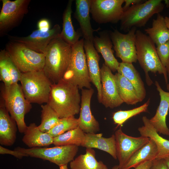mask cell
Segmentation results:
<instances>
[{
  "label": "cell",
  "mask_w": 169,
  "mask_h": 169,
  "mask_svg": "<svg viewBox=\"0 0 169 169\" xmlns=\"http://www.w3.org/2000/svg\"><path fill=\"white\" fill-rule=\"evenodd\" d=\"M81 100L79 87L61 79L57 83L52 84L47 104L61 119L78 114Z\"/></svg>",
  "instance_id": "1"
},
{
  "label": "cell",
  "mask_w": 169,
  "mask_h": 169,
  "mask_svg": "<svg viewBox=\"0 0 169 169\" xmlns=\"http://www.w3.org/2000/svg\"><path fill=\"white\" fill-rule=\"evenodd\" d=\"M72 46L59 37L52 40L46 50L43 71L52 83L61 79L69 65Z\"/></svg>",
  "instance_id": "2"
},
{
  "label": "cell",
  "mask_w": 169,
  "mask_h": 169,
  "mask_svg": "<svg viewBox=\"0 0 169 169\" xmlns=\"http://www.w3.org/2000/svg\"><path fill=\"white\" fill-rule=\"evenodd\" d=\"M136 46L137 60L145 74L147 84L151 86L153 81L149 75L151 72L163 75L166 84L168 77L165 67L162 64L157 54L155 44L148 36L140 30L136 31Z\"/></svg>",
  "instance_id": "3"
},
{
  "label": "cell",
  "mask_w": 169,
  "mask_h": 169,
  "mask_svg": "<svg viewBox=\"0 0 169 169\" xmlns=\"http://www.w3.org/2000/svg\"><path fill=\"white\" fill-rule=\"evenodd\" d=\"M0 91V98L6 109L15 120L19 132L24 133L27 127L25 116L29 112L32 106L25 98L21 84L17 83L7 86L3 84Z\"/></svg>",
  "instance_id": "4"
},
{
  "label": "cell",
  "mask_w": 169,
  "mask_h": 169,
  "mask_svg": "<svg viewBox=\"0 0 169 169\" xmlns=\"http://www.w3.org/2000/svg\"><path fill=\"white\" fill-rule=\"evenodd\" d=\"M161 0H146L144 2L131 5L123 12L120 20V29L128 32L133 27H144L155 14L163 10L164 4Z\"/></svg>",
  "instance_id": "5"
},
{
  "label": "cell",
  "mask_w": 169,
  "mask_h": 169,
  "mask_svg": "<svg viewBox=\"0 0 169 169\" xmlns=\"http://www.w3.org/2000/svg\"><path fill=\"white\" fill-rule=\"evenodd\" d=\"M84 38L72 46V53L68 67L63 79L77 86L79 89L91 88L85 54Z\"/></svg>",
  "instance_id": "6"
},
{
  "label": "cell",
  "mask_w": 169,
  "mask_h": 169,
  "mask_svg": "<svg viewBox=\"0 0 169 169\" xmlns=\"http://www.w3.org/2000/svg\"><path fill=\"white\" fill-rule=\"evenodd\" d=\"M20 81L24 96L29 102L47 103L52 84L43 70L22 73Z\"/></svg>",
  "instance_id": "7"
},
{
  "label": "cell",
  "mask_w": 169,
  "mask_h": 169,
  "mask_svg": "<svg viewBox=\"0 0 169 169\" xmlns=\"http://www.w3.org/2000/svg\"><path fill=\"white\" fill-rule=\"evenodd\" d=\"M6 50L22 73L43 70L45 63V54L33 50L25 45L10 41Z\"/></svg>",
  "instance_id": "8"
},
{
  "label": "cell",
  "mask_w": 169,
  "mask_h": 169,
  "mask_svg": "<svg viewBox=\"0 0 169 169\" xmlns=\"http://www.w3.org/2000/svg\"><path fill=\"white\" fill-rule=\"evenodd\" d=\"M78 149V146L69 145L49 148H25L18 147L14 150L26 154L28 156L48 160L59 166L67 164L73 160Z\"/></svg>",
  "instance_id": "9"
},
{
  "label": "cell",
  "mask_w": 169,
  "mask_h": 169,
  "mask_svg": "<svg viewBox=\"0 0 169 169\" xmlns=\"http://www.w3.org/2000/svg\"><path fill=\"white\" fill-rule=\"evenodd\" d=\"M0 13V35L6 34L18 26L28 12L30 0H2Z\"/></svg>",
  "instance_id": "10"
},
{
  "label": "cell",
  "mask_w": 169,
  "mask_h": 169,
  "mask_svg": "<svg viewBox=\"0 0 169 169\" xmlns=\"http://www.w3.org/2000/svg\"><path fill=\"white\" fill-rule=\"evenodd\" d=\"M136 31V28L133 27L126 34L121 33L117 29L110 32L116 55L122 62L132 64L137 61Z\"/></svg>",
  "instance_id": "11"
},
{
  "label": "cell",
  "mask_w": 169,
  "mask_h": 169,
  "mask_svg": "<svg viewBox=\"0 0 169 169\" xmlns=\"http://www.w3.org/2000/svg\"><path fill=\"white\" fill-rule=\"evenodd\" d=\"M125 0H92L90 13L93 19L99 24L116 23L123 13Z\"/></svg>",
  "instance_id": "12"
},
{
  "label": "cell",
  "mask_w": 169,
  "mask_h": 169,
  "mask_svg": "<svg viewBox=\"0 0 169 169\" xmlns=\"http://www.w3.org/2000/svg\"><path fill=\"white\" fill-rule=\"evenodd\" d=\"M114 135L119 169H122L133 154L150 139L142 136L139 137L129 136L123 132L121 127L115 131Z\"/></svg>",
  "instance_id": "13"
},
{
  "label": "cell",
  "mask_w": 169,
  "mask_h": 169,
  "mask_svg": "<svg viewBox=\"0 0 169 169\" xmlns=\"http://www.w3.org/2000/svg\"><path fill=\"white\" fill-rule=\"evenodd\" d=\"M61 30L59 25L56 24L46 32L38 29L26 36L9 35L8 37L10 41L22 44L36 52L45 54L50 43L54 39L59 36Z\"/></svg>",
  "instance_id": "14"
},
{
  "label": "cell",
  "mask_w": 169,
  "mask_h": 169,
  "mask_svg": "<svg viewBox=\"0 0 169 169\" xmlns=\"http://www.w3.org/2000/svg\"><path fill=\"white\" fill-rule=\"evenodd\" d=\"M105 64L100 69L102 98L101 103L106 108L113 109L120 105L123 101L119 95L115 75Z\"/></svg>",
  "instance_id": "15"
},
{
  "label": "cell",
  "mask_w": 169,
  "mask_h": 169,
  "mask_svg": "<svg viewBox=\"0 0 169 169\" xmlns=\"http://www.w3.org/2000/svg\"><path fill=\"white\" fill-rule=\"evenodd\" d=\"M94 90L92 88L82 89L78 127L85 133H96L100 130L99 122L92 115L90 102Z\"/></svg>",
  "instance_id": "16"
},
{
  "label": "cell",
  "mask_w": 169,
  "mask_h": 169,
  "mask_svg": "<svg viewBox=\"0 0 169 169\" xmlns=\"http://www.w3.org/2000/svg\"><path fill=\"white\" fill-rule=\"evenodd\" d=\"M84 48L90 79L97 90L98 101L101 103L102 91L100 69L99 66L100 56L92 42L84 39Z\"/></svg>",
  "instance_id": "17"
},
{
  "label": "cell",
  "mask_w": 169,
  "mask_h": 169,
  "mask_svg": "<svg viewBox=\"0 0 169 169\" xmlns=\"http://www.w3.org/2000/svg\"><path fill=\"white\" fill-rule=\"evenodd\" d=\"M91 2L92 0H75V10L74 17L79 23L84 39L93 43L94 32L100 28H99L94 29L92 27L90 15Z\"/></svg>",
  "instance_id": "18"
},
{
  "label": "cell",
  "mask_w": 169,
  "mask_h": 169,
  "mask_svg": "<svg viewBox=\"0 0 169 169\" xmlns=\"http://www.w3.org/2000/svg\"><path fill=\"white\" fill-rule=\"evenodd\" d=\"M155 85L159 93L160 100L155 114L149 120L158 132L169 136V129L166 122L169 110V92L164 91L156 81Z\"/></svg>",
  "instance_id": "19"
},
{
  "label": "cell",
  "mask_w": 169,
  "mask_h": 169,
  "mask_svg": "<svg viewBox=\"0 0 169 169\" xmlns=\"http://www.w3.org/2000/svg\"><path fill=\"white\" fill-rule=\"evenodd\" d=\"M99 36L94 37V46L98 53L102 55L105 61V64L112 72L117 71L120 64L114 55L112 49L113 44L110 32L103 31L99 33Z\"/></svg>",
  "instance_id": "20"
},
{
  "label": "cell",
  "mask_w": 169,
  "mask_h": 169,
  "mask_svg": "<svg viewBox=\"0 0 169 169\" xmlns=\"http://www.w3.org/2000/svg\"><path fill=\"white\" fill-rule=\"evenodd\" d=\"M18 128L14 119L9 115L2 99L0 102V144L9 146L13 145L16 139Z\"/></svg>",
  "instance_id": "21"
},
{
  "label": "cell",
  "mask_w": 169,
  "mask_h": 169,
  "mask_svg": "<svg viewBox=\"0 0 169 169\" xmlns=\"http://www.w3.org/2000/svg\"><path fill=\"white\" fill-rule=\"evenodd\" d=\"M142 120L144 125L139 127L138 131L141 136L148 137L155 142L158 151L156 159H164L169 156V140L158 134L146 116L142 117Z\"/></svg>",
  "instance_id": "22"
},
{
  "label": "cell",
  "mask_w": 169,
  "mask_h": 169,
  "mask_svg": "<svg viewBox=\"0 0 169 169\" xmlns=\"http://www.w3.org/2000/svg\"><path fill=\"white\" fill-rule=\"evenodd\" d=\"M82 146L95 148L105 151L114 159H117L114 135L109 138L102 136L101 133H85V138Z\"/></svg>",
  "instance_id": "23"
},
{
  "label": "cell",
  "mask_w": 169,
  "mask_h": 169,
  "mask_svg": "<svg viewBox=\"0 0 169 169\" xmlns=\"http://www.w3.org/2000/svg\"><path fill=\"white\" fill-rule=\"evenodd\" d=\"M23 133L22 141L29 148L47 146L53 144L54 138L40 130L34 123L27 126Z\"/></svg>",
  "instance_id": "24"
},
{
  "label": "cell",
  "mask_w": 169,
  "mask_h": 169,
  "mask_svg": "<svg viewBox=\"0 0 169 169\" xmlns=\"http://www.w3.org/2000/svg\"><path fill=\"white\" fill-rule=\"evenodd\" d=\"M73 1H69L63 13L62 29L59 36L71 46L79 40L80 37L83 36L80 29L75 31L73 25L71 18Z\"/></svg>",
  "instance_id": "25"
},
{
  "label": "cell",
  "mask_w": 169,
  "mask_h": 169,
  "mask_svg": "<svg viewBox=\"0 0 169 169\" xmlns=\"http://www.w3.org/2000/svg\"><path fill=\"white\" fill-rule=\"evenodd\" d=\"M158 151L156 144L150 139L131 157L122 169L135 168L146 161H153L157 158Z\"/></svg>",
  "instance_id": "26"
},
{
  "label": "cell",
  "mask_w": 169,
  "mask_h": 169,
  "mask_svg": "<svg viewBox=\"0 0 169 169\" xmlns=\"http://www.w3.org/2000/svg\"><path fill=\"white\" fill-rule=\"evenodd\" d=\"M117 72L121 74L131 83L135 88L141 102L145 98L146 91L140 75L132 64L120 63Z\"/></svg>",
  "instance_id": "27"
},
{
  "label": "cell",
  "mask_w": 169,
  "mask_h": 169,
  "mask_svg": "<svg viewBox=\"0 0 169 169\" xmlns=\"http://www.w3.org/2000/svg\"><path fill=\"white\" fill-rule=\"evenodd\" d=\"M144 30L156 46L169 40V30L165 18L160 13L157 14L156 19H153L151 27Z\"/></svg>",
  "instance_id": "28"
},
{
  "label": "cell",
  "mask_w": 169,
  "mask_h": 169,
  "mask_svg": "<svg viewBox=\"0 0 169 169\" xmlns=\"http://www.w3.org/2000/svg\"><path fill=\"white\" fill-rule=\"evenodd\" d=\"M115 75L118 93L123 102L135 105L141 102L135 88L129 80L118 72Z\"/></svg>",
  "instance_id": "29"
},
{
  "label": "cell",
  "mask_w": 169,
  "mask_h": 169,
  "mask_svg": "<svg viewBox=\"0 0 169 169\" xmlns=\"http://www.w3.org/2000/svg\"><path fill=\"white\" fill-rule=\"evenodd\" d=\"M70 169H108L101 161L95 158V151L92 148H86V153L81 154L70 162Z\"/></svg>",
  "instance_id": "30"
},
{
  "label": "cell",
  "mask_w": 169,
  "mask_h": 169,
  "mask_svg": "<svg viewBox=\"0 0 169 169\" xmlns=\"http://www.w3.org/2000/svg\"><path fill=\"white\" fill-rule=\"evenodd\" d=\"M85 138V133L79 127L54 138L55 146L69 145L82 146Z\"/></svg>",
  "instance_id": "31"
},
{
  "label": "cell",
  "mask_w": 169,
  "mask_h": 169,
  "mask_svg": "<svg viewBox=\"0 0 169 169\" xmlns=\"http://www.w3.org/2000/svg\"><path fill=\"white\" fill-rule=\"evenodd\" d=\"M41 121L38 126L42 131L48 133L59 121L57 113L48 104L41 105Z\"/></svg>",
  "instance_id": "32"
},
{
  "label": "cell",
  "mask_w": 169,
  "mask_h": 169,
  "mask_svg": "<svg viewBox=\"0 0 169 169\" xmlns=\"http://www.w3.org/2000/svg\"><path fill=\"white\" fill-rule=\"evenodd\" d=\"M150 102L149 98L147 101L141 105L131 110H120L115 112L112 118L115 124L118 126L122 125L130 118L143 112H146Z\"/></svg>",
  "instance_id": "33"
},
{
  "label": "cell",
  "mask_w": 169,
  "mask_h": 169,
  "mask_svg": "<svg viewBox=\"0 0 169 169\" xmlns=\"http://www.w3.org/2000/svg\"><path fill=\"white\" fill-rule=\"evenodd\" d=\"M78 119L74 116L61 118L48 133L53 138L78 127Z\"/></svg>",
  "instance_id": "34"
},
{
  "label": "cell",
  "mask_w": 169,
  "mask_h": 169,
  "mask_svg": "<svg viewBox=\"0 0 169 169\" xmlns=\"http://www.w3.org/2000/svg\"><path fill=\"white\" fill-rule=\"evenodd\" d=\"M5 49L0 51V80L7 86L13 84L12 78L5 58Z\"/></svg>",
  "instance_id": "35"
},
{
  "label": "cell",
  "mask_w": 169,
  "mask_h": 169,
  "mask_svg": "<svg viewBox=\"0 0 169 169\" xmlns=\"http://www.w3.org/2000/svg\"><path fill=\"white\" fill-rule=\"evenodd\" d=\"M5 55L7 64L12 78V83H18L20 81L22 73L13 61L6 50Z\"/></svg>",
  "instance_id": "36"
},
{
  "label": "cell",
  "mask_w": 169,
  "mask_h": 169,
  "mask_svg": "<svg viewBox=\"0 0 169 169\" xmlns=\"http://www.w3.org/2000/svg\"><path fill=\"white\" fill-rule=\"evenodd\" d=\"M156 50L162 64L166 67L169 59V40L165 43L157 46Z\"/></svg>",
  "instance_id": "37"
},
{
  "label": "cell",
  "mask_w": 169,
  "mask_h": 169,
  "mask_svg": "<svg viewBox=\"0 0 169 169\" xmlns=\"http://www.w3.org/2000/svg\"><path fill=\"white\" fill-rule=\"evenodd\" d=\"M0 154H8L13 156L18 159H21L24 156H28V155L24 153L15 150H12L4 148L1 145L0 146Z\"/></svg>",
  "instance_id": "38"
},
{
  "label": "cell",
  "mask_w": 169,
  "mask_h": 169,
  "mask_svg": "<svg viewBox=\"0 0 169 169\" xmlns=\"http://www.w3.org/2000/svg\"><path fill=\"white\" fill-rule=\"evenodd\" d=\"M149 169H168L164 159H156L152 161Z\"/></svg>",
  "instance_id": "39"
},
{
  "label": "cell",
  "mask_w": 169,
  "mask_h": 169,
  "mask_svg": "<svg viewBox=\"0 0 169 169\" xmlns=\"http://www.w3.org/2000/svg\"><path fill=\"white\" fill-rule=\"evenodd\" d=\"M37 27L38 29L43 32H46L50 29V22L46 18L40 20L38 23Z\"/></svg>",
  "instance_id": "40"
},
{
  "label": "cell",
  "mask_w": 169,
  "mask_h": 169,
  "mask_svg": "<svg viewBox=\"0 0 169 169\" xmlns=\"http://www.w3.org/2000/svg\"><path fill=\"white\" fill-rule=\"evenodd\" d=\"M146 0H125V4L123 7V9L124 12L128 9L130 7L131 5L138 4L143 3Z\"/></svg>",
  "instance_id": "41"
},
{
  "label": "cell",
  "mask_w": 169,
  "mask_h": 169,
  "mask_svg": "<svg viewBox=\"0 0 169 169\" xmlns=\"http://www.w3.org/2000/svg\"><path fill=\"white\" fill-rule=\"evenodd\" d=\"M153 161H146L143 162L136 167L135 169H149Z\"/></svg>",
  "instance_id": "42"
},
{
  "label": "cell",
  "mask_w": 169,
  "mask_h": 169,
  "mask_svg": "<svg viewBox=\"0 0 169 169\" xmlns=\"http://www.w3.org/2000/svg\"><path fill=\"white\" fill-rule=\"evenodd\" d=\"M166 68L167 71L168 79H169V59L166 64Z\"/></svg>",
  "instance_id": "43"
},
{
  "label": "cell",
  "mask_w": 169,
  "mask_h": 169,
  "mask_svg": "<svg viewBox=\"0 0 169 169\" xmlns=\"http://www.w3.org/2000/svg\"><path fill=\"white\" fill-rule=\"evenodd\" d=\"M165 19L166 25L169 30V17L166 16L165 17Z\"/></svg>",
  "instance_id": "44"
},
{
  "label": "cell",
  "mask_w": 169,
  "mask_h": 169,
  "mask_svg": "<svg viewBox=\"0 0 169 169\" xmlns=\"http://www.w3.org/2000/svg\"><path fill=\"white\" fill-rule=\"evenodd\" d=\"M164 159L166 161L168 169H169V156L166 157Z\"/></svg>",
  "instance_id": "45"
},
{
  "label": "cell",
  "mask_w": 169,
  "mask_h": 169,
  "mask_svg": "<svg viewBox=\"0 0 169 169\" xmlns=\"http://www.w3.org/2000/svg\"><path fill=\"white\" fill-rule=\"evenodd\" d=\"M59 169H68L67 167V164L64 165L59 166Z\"/></svg>",
  "instance_id": "46"
},
{
  "label": "cell",
  "mask_w": 169,
  "mask_h": 169,
  "mask_svg": "<svg viewBox=\"0 0 169 169\" xmlns=\"http://www.w3.org/2000/svg\"><path fill=\"white\" fill-rule=\"evenodd\" d=\"M164 1L166 7L167 8L169 7V0H165Z\"/></svg>",
  "instance_id": "47"
},
{
  "label": "cell",
  "mask_w": 169,
  "mask_h": 169,
  "mask_svg": "<svg viewBox=\"0 0 169 169\" xmlns=\"http://www.w3.org/2000/svg\"><path fill=\"white\" fill-rule=\"evenodd\" d=\"M112 169H119L118 165L114 166Z\"/></svg>",
  "instance_id": "48"
},
{
  "label": "cell",
  "mask_w": 169,
  "mask_h": 169,
  "mask_svg": "<svg viewBox=\"0 0 169 169\" xmlns=\"http://www.w3.org/2000/svg\"><path fill=\"white\" fill-rule=\"evenodd\" d=\"M166 87L167 90L169 92V82L166 84Z\"/></svg>",
  "instance_id": "49"
}]
</instances>
